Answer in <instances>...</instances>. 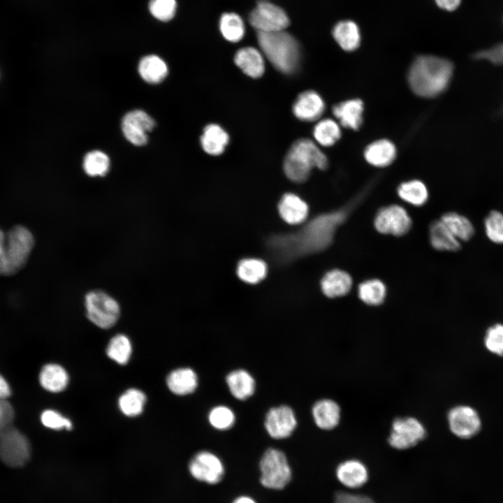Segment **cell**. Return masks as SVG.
Masks as SVG:
<instances>
[{
	"instance_id": "obj_45",
	"label": "cell",
	"mask_w": 503,
	"mask_h": 503,
	"mask_svg": "<svg viewBox=\"0 0 503 503\" xmlns=\"http://www.w3.org/2000/svg\"><path fill=\"white\" fill-rule=\"evenodd\" d=\"M474 58L486 60L495 65H503V43L476 52Z\"/></svg>"
},
{
	"instance_id": "obj_13",
	"label": "cell",
	"mask_w": 503,
	"mask_h": 503,
	"mask_svg": "<svg viewBox=\"0 0 503 503\" xmlns=\"http://www.w3.org/2000/svg\"><path fill=\"white\" fill-rule=\"evenodd\" d=\"M155 126V122L145 112L136 110L128 112L122 119V129L126 138L137 146L147 142V133Z\"/></svg>"
},
{
	"instance_id": "obj_8",
	"label": "cell",
	"mask_w": 503,
	"mask_h": 503,
	"mask_svg": "<svg viewBox=\"0 0 503 503\" xmlns=\"http://www.w3.org/2000/svg\"><path fill=\"white\" fill-rule=\"evenodd\" d=\"M187 469L193 479L207 486L218 485L226 475L224 462L209 451H201L194 454L188 463Z\"/></svg>"
},
{
	"instance_id": "obj_49",
	"label": "cell",
	"mask_w": 503,
	"mask_h": 503,
	"mask_svg": "<svg viewBox=\"0 0 503 503\" xmlns=\"http://www.w3.org/2000/svg\"><path fill=\"white\" fill-rule=\"evenodd\" d=\"M10 395V388L6 380L0 375V400L5 399Z\"/></svg>"
},
{
	"instance_id": "obj_1",
	"label": "cell",
	"mask_w": 503,
	"mask_h": 503,
	"mask_svg": "<svg viewBox=\"0 0 503 503\" xmlns=\"http://www.w3.org/2000/svg\"><path fill=\"white\" fill-rule=\"evenodd\" d=\"M358 203L356 199L339 209L319 214L295 232L270 236L265 243L270 256L279 264H286L326 249L337 229Z\"/></svg>"
},
{
	"instance_id": "obj_5",
	"label": "cell",
	"mask_w": 503,
	"mask_h": 503,
	"mask_svg": "<svg viewBox=\"0 0 503 503\" xmlns=\"http://www.w3.org/2000/svg\"><path fill=\"white\" fill-rule=\"evenodd\" d=\"M258 481L268 490L285 489L293 479V470L286 454L275 448H269L258 462Z\"/></svg>"
},
{
	"instance_id": "obj_24",
	"label": "cell",
	"mask_w": 503,
	"mask_h": 503,
	"mask_svg": "<svg viewBox=\"0 0 503 503\" xmlns=\"http://www.w3.org/2000/svg\"><path fill=\"white\" fill-rule=\"evenodd\" d=\"M363 110V102L352 99L335 105L333 113L344 126L358 129L362 123Z\"/></svg>"
},
{
	"instance_id": "obj_18",
	"label": "cell",
	"mask_w": 503,
	"mask_h": 503,
	"mask_svg": "<svg viewBox=\"0 0 503 503\" xmlns=\"http://www.w3.org/2000/svg\"><path fill=\"white\" fill-rule=\"evenodd\" d=\"M315 424L320 429L330 430L336 428L341 419V408L333 400L325 398L314 403L312 409Z\"/></svg>"
},
{
	"instance_id": "obj_34",
	"label": "cell",
	"mask_w": 503,
	"mask_h": 503,
	"mask_svg": "<svg viewBox=\"0 0 503 503\" xmlns=\"http://www.w3.org/2000/svg\"><path fill=\"white\" fill-rule=\"evenodd\" d=\"M219 29L224 38L232 43L242 40L245 32L242 19L234 13H226L221 15Z\"/></svg>"
},
{
	"instance_id": "obj_35",
	"label": "cell",
	"mask_w": 503,
	"mask_h": 503,
	"mask_svg": "<svg viewBox=\"0 0 503 503\" xmlns=\"http://www.w3.org/2000/svg\"><path fill=\"white\" fill-rule=\"evenodd\" d=\"M360 299L368 305H381L386 298V289L384 284L379 279L366 280L358 286Z\"/></svg>"
},
{
	"instance_id": "obj_28",
	"label": "cell",
	"mask_w": 503,
	"mask_h": 503,
	"mask_svg": "<svg viewBox=\"0 0 503 503\" xmlns=\"http://www.w3.org/2000/svg\"><path fill=\"white\" fill-rule=\"evenodd\" d=\"M226 381L231 394L238 400H245L253 395L255 381L245 370H236L230 372Z\"/></svg>"
},
{
	"instance_id": "obj_21",
	"label": "cell",
	"mask_w": 503,
	"mask_h": 503,
	"mask_svg": "<svg viewBox=\"0 0 503 503\" xmlns=\"http://www.w3.org/2000/svg\"><path fill=\"white\" fill-rule=\"evenodd\" d=\"M352 279L346 272L334 269L324 275L321 281V291L328 298L347 295L351 290Z\"/></svg>"
},
{
	"instance_id": "obj_29",
	"label": "cell",
	"mask_w": 503,
	"mask_h": 503,
	"mask_svg": "<svg viewBox=\"0 0 503 503\" xmlns=\"http://www.w3.org/2000/svg\"><path fill=\"white\" fill-rule=\"evenodd\" d=\"M333 36L344 50H355L360 45L359 28L351 20H343L337 23L333 28Z\"/></svg>"
},
{
	"instance_id": "obj_10",
	"label": "cell",
	"mask_w": 503,
	"mask_h": 503,
	"mask_svg": "<svg viewBox=\"0 0 503 503\" xmlns=\"http://www.w3.org/2000/svg\"><path fill=\"white\" fill-rule=\"evenodd\" d=\"M250 24L261 33L284 31L289 24L286 12L279 6L268 1H261L249 16Z\"/></svg>"
},
{
	"instance_id": "obj_51",
	"label": "cell",
	"mask_w": 503,
	"mask_h": 503,
	"mask_svg": "<svg viewBox=\"0 0 503 503\" xmlns=\"http://www.w3.org/2000/svg\"><path fill=\"white\" fill-rule=\"evenodd\" d=\"M3 416H4L3 407L0 404V425H1L2 420L3 419Z\"/></svg>"
},
{
	"instance_id": "obj_41",
	"label": "cell",
	"mask_w": 503,
	"mask_h": 503,
	"mask_svg": "<svg viewBox=\"0 0 503 503\" xmlns=\"http://www.w3.org/2000/svg\"><path fill=\"white\" fill-rule=\"evenodd\" d=\"M148 8L154 17L162 22H167L175 16L177 2L175 0H150Z\"/></svg>"
},
{
	"instance_id": "obj_42",
	"label": "cell",
	"mask_w": 503,
	"mask_h": 503,
	"mask_svg": "<svg viewBox=\"0 0 503 503\" xmlns=\"http://www.w3.org/2000/svg\"><path fill=\"white\" fill-rule=\"evenodd\" d=\"M208 419L214 428L227 430L234 424L235 415L230 408L225 406H217L211 409Z\"/></svg>"
},
{
	"instance_id": "obj_40",
	"label": "cell",
	"mask_w": 503,
	"mask_h": 503,
	"mask_svg": "<svg viewBox=\"0 0 503 503\" xmlns=\"http://www.w3.org/2000/svg\"><path fill=\"white\" fill-rule=\"evenodd\" d=\"M109 167L110 159L103 152L94 150L85 156L83 168L89 176H103L108 173Z\"/></svg>"
},
{
	"instance_id": "obj_22",
	"label": "cell",
	"mask_w": 503,
	"mask_h": 503,
	"mask_svg": "<svg viewBox=\"0 0 503 503\" xmlns=\"http://www.w3.org/2000/svg\"><path fill=\"white\" fill-rule=\"evenodd\" d=\"M166 384L173 393L177 395H185L196 390L198 386V378L192 369L182 367L169 373L166 379Z\"/></svg>"
},
{
	"instance_id": "obj_4",
	"label": "cell",
	"mask_w": 503,
	"mask_h": 503,
	"mask_svg": "<svg viewBox=\"0 0 503 503\" xmlns=\"http://www.w3.org/2000/svg\"><path fill=\"white\" fill-rule=\"evenodd\" d=\"M327 166V158L316 145L309 139L302 138L291 146L283 168L290 180L301 183L308 179L312 168L323 170Z\"/></svg>"
},
{
	"instance_id": "obj_47",
	"label": "cell",
	"mask_w": 503,
	"mask_h": 503,
	"mask_svg": "<svg viewBox=\"0 0 503 503\" xmlns=\"http://www.w3.org/2000/svg\"><path fill=\"white\" fill-rule=\"evenodd\" d=\"M0 275H9L6 252V233L0 228Z\"/></svg>"
},
{
	"instance_id": "obj_46",
	"label": "cell",
	"mask_w": 503,
	"mask_h": 503,
	"mask_svg": "<svg viewBox=\"0 0 503 503\" xmlns=\"http://www.w3.org/2000/svg\"><path fill=\"white\" fill-rule=\"evenodd\" d=\"M335 503H374L373 500L365 495L353 494L347 492H339L335 497Z\"/></svg>"
},
{
	"instance_id": "obj_43",
	"label": "cell",
	"mask_w": 503,
	"mask_h": 503,
	"mask_svg": "<svg viewBox=\"0 0 503 503\" xmlns=\"http://www.w3.org/2000/svg\"><path fill=\"white\" fill-rule=\"evenodd\" d=\"M484 344L490 352L503 356L502 323H495L487 329L484 337Z\"/></svg>"
},
{
	"instance_id": "obj_19",
	"label": "cell",
	"mask_w": 503,
	"mask_h": 503,
	"mask_svg": "<svg viewBox=\"0 0 503 503\" xmlns=\"http://www.w3.org/2000/svg\"><path fill=\"white\" fill-rule=\"evenodd\" d=\"M278 210L281 217L286 223L298 224L306 220L309 207L298 196L287 193L281 198L278 204Z\"/></svg>"
},
{
	"instance_id": "obj_32",
	"label": "cell",
	"mask_w": 503,
	"mask_h": 503,
	"mask_svg": "<svg viewBox=\"0 0 503 503\" xmlns=\"http://www.w3.org/2000/svg\"><path fill=\"white\" fill-rule=\"evenodd\" d=\"M236 272L242 281L247 284H255L265 277L268 266L263 260L247 258L238 263Z\"/></svg>"
},
{
	"instance_id": "obj_31",
	"label": "cell",
	"mask_w": 503,
	"mask_h": 503,
	"mask_svg": "<svg viewBox=\"0 0 503 503\" xmlns=\"http://www.w3.org/2000/svg\"><path fill=\"white\" fill-rule=\"evenodd\" d=\"M141 78L152 84L161 82L168 74L166 62L159 56L150 54L143 57L138 64Z\"/></svg>"
},
{
	"instance_id": "obj_17",
	"label": "cell",
	"mask_w": 503,
	"mask_h": 503,
	"mask_svg": "<svg viewBox=\"0 0 503 503\" xmlns=\"http://www.w3.org/2000/svg\"><path fill=\"white\" fill-rule=\"evenodd\" d=\"M336 477L344 486L358 488L368 480V470L365 465L357 459H349L340 463L335 471Z\"/></svg>"
},
{
	"instance_id": "obj_15",
	"label": "cell",
	"mask_w": 503,
	"mask_h": 503,
	"mask_svg": "<svg viewBox=\"0 0 503 503\" xmlns=\"http://www.w3.org/2000/svg\"><path fill=\"white\" fill-rule=\"evenodd\" d=\"M0 441V458L8 466L20 467L28 461L30 448L28 442L17 435H8Z\"/></svg>"
},
{
	"instance_id": "obj_12",
	"label": "cell",
	"mask_w": 503,
	"mask_h": 503,
	"mask_svg": "<svg viewBox=\"0 0 503 503\" xmlns=\"http://www.w3.org/2000/svg\"><path fill=\"white\" fill-rule=\"evenodd\" d=\"M451 432L461 439H469L481 430V421L477 411L467 405H458L451 408L447 415Z\"/></svg>"
},
{
	"instance_id": "obj_33",
	"label": "cell",
	"mask_w": 503,
	"mask_h": 503,
	"mask_svg": "<svg viewBox=\"0 0 503 503\" xmlns=\"http://www.w3.org/2000/svg\"><path fill=\"white\" fill-rule=\"evenodd\" d=\"M146 402V395L140 390L129 388L119 398L118 406L123 414L133 417L140 415Z\"/></svg>"
},
{
	"instance_id": "obj_23",
	"label": "cell",
	"mask_w": 503,
	"mask_h": 503,
	"mask_svg": "<svg viewBox=\"0 0 503 503\" xmlns=\"http://www.w3.org/2000/svg\"><path fill=\"white\" fill-rule=\"evenodd\" d=\"M41 386L52 393L64 391L68 386L69 377L66 370L60 365L49 363L43 367L39 374Z\"/></svg>"
},
{
	"instance_id": "obj_3",
	"label": "cell",
	"mask_w": 503,
	"mask_h": 503,
	"mask_svg": "<svg viewBox=\"0 0 503 503\" xmlns=\"http://www.w3.org/2000/svg\"><path fill=\"white\" fill-rule=\"evenodd\" d=\"M257 41L261 52L277 70L285 74L296 71L300 52L299 45L292 35L285 31L257 32Z\"/></svg>"
},
{
	"instance_id": "obj_30",
	"label": "cell",
	"mask_w": 503,
	"mask_h": 503,
	"mask_svg": "<svg viewBox=\"0 0 503 503\" xmlns=\"http://www.w3.org/2000/svg\"><path fill=\"white\" fill-rule=\"evenodd\" d=\"M364 154L369 163L378 167H384L393 161L396 155V150L391 141L379 140L368 145Z\"/></svg>"
},
{
	"instance_id": "obj_2",
	"label": "cell",
	"mask_w": 503,
	"mask_h": 503,
	"mask_svg": "<svg viewBox=\"0 0 503 503\" xmlns=\"http://www.w3.org/2000/svg\"><path fill=\"white\" fill-rule=\"evenodd\" d=\"M452 63L434 56H421L412 64L408 75L411 89L423 97L439 95L448 87L453 74Z\"/></svg>"
},
{
	"instance_id": "obj_39",
	"label": "cell",
	"mask_w": 503,
	"mask_h": 503,
	"mask_svg": "<svg viewBox=\"0 0 503 503\" xmlns=\"http://www.w3.org/2000/svg\"><path fill=\"white\" fill-rule=\"evenodd\" d=\"M486 236L493 243L503 245V212L490 210L483 219Z\"/></svg>"
},
{
	"instance_id": "obj_27",
	"label": "cell",
	"mask_w": 503,
	"mask_h": 503,
	"mask_svg": "<svg viewBox=\"0 0 503 503\" xmlns=\"http://www.w3.org/2000/svg\"><path fill=\"white\" fill-rule=\"evenodd\" d=\"M440 220L460 242H467L475 235L476 229L467 217L455 212L444 214Z\"/></svg>"
},
{
	"instance_id": "obj_26",
	"label": "cell",
	"mask_w": 503,
	"mask_h": 503,
	"mask_svg": "<svg viewBox=\"0 0 503 503\" xmlns=\"http://www.w3.org/2000/svg\"><path fill=\"white\" fill-rule=\"evenodd\" d=\"M228 133L219 125L210 124L203 129L201 143L203 150L210 155H219L228 145Z\"/></svg>"
},
{
	"instance_id": "obj_25",
	"label": "cell",
	"mask_w": 503,
	"mask_h": 503,
	"mask_svg": "<svg viewBox=\"0 0 503 503\" xmlns=\"http://www.w3.org/2000/svg\"><path fill=\"white\" fill-rule=\"evenodd\" d=\"M429 231L430 243L435 249L457 252L461 248V242L452 234L440 219L430 224Z\"/></svg>"
},
{
	"instance_id": "obj_36",
	"label": "cell",
	"mask_w": 503,
	"mask_h": 503,
	"mask_svg": "<svg viewBox=\"0 0 503 503\" xmlns=\"http://www.w3.org/2000/svg\"><path fill=\"white\" fill-rule=\"evenodd\" d=\"M106 353L117 363L126 364L132 353V344L129 338L123 334L115 335L107 346Z\"/></svg>"
},
{
	"instance_id": "obj_44",
	"label": "cell",
	"mask_w": 503,
	"mask_h": 503,
	"mask_svg": "<svg viewBox=\"0 0 503 503\" xmlns=\"http://www.w3.org/2000/svg\"><path fill=\"white\" fill-rule=\"evenodd\" d=\"M41 421L44 426L53 430H71V420L53 409H46L41 415Z\"/></svg>"
},
{
	"instance_id": "obj_6",
	"label": "cell",
	"mask_w": 503,
	"mask_h": 503,
	"mask_svg": "<svg viewBox=\"0 0 503 503\" xmlns=\"http://www.w3.org/2000/svg\"><path fill=\"white\" fill-rule=\"evenodd\" d=\"M34 245V238L26 227L17 225L6 233V252L9 275L21 270Z\"/></svg>"
},
{
	"instance_id": "obj_20",
	"label": "cell",
	"mask_w": 503,
	"mask_h": 503,
	"mask_svg": "<svg viewBox=\"0 0 503 503\" xmlns=\"http://www.w3.org/2000/svg\"><path fill=\"white\" fill-rule=\"evenodd\" d=\"M235 64L249 77H261L265 71V61L261 52L253 47H245L237 51Z\"/></svg>"
},
{
	"instance_id": "obj_37",
	"label": "cell",
	"mask_w": 503,
	"mask_h": 503,
	"mask_svg": "<svg viewBox=\"0 0 503 503\" xmlns=\"http://www.w3.org/2000/svg\"><path fill=\"white\" fill-rule=\"evenodd\" d=\"M398 194L402 200L416 206L423 205L428 197L425 184L416 180L401 184Z\"/></svg>"
},
{
	"instance_id": "obj_7",
	"label": "cell",
	"mask_w": 503,
	"mask_h": 503,
	"mask_svg": "<svg viewBox=\"0 0 503 503\" xmlns=\"http://www.w3.org/2000/svg\"><path fill=\"white\" fill-rule=\"evenodd\" d=\"M85 307L89 320L103 329L112 327L120 314L118 302L112 297L101 291H91L86 295Z\"/></svg>"
},
{
	"instance_id": "obj_48",
	"label": "cell",
	"mask_w": 503,
	"mask_h": 503,
	"mask_svg": "<svg viewBox=\"0 0 503 503\" xmlns=\"http://www.w3.org/2000/svg\"><path fill=\"white\" fill-rule=\"evenodd\" d=\"M435 1L439 8L452 11L459 6L461 0H435Z\"/></svg>"
},
{
	"instance_id": "obj_50",
	"label": "cell",
	"mask_w": 503,
	"mask_h": 503,
	"mask_svg": "<svg viewBox=\"0 0 503 503\" xmlns=\"http://www.w3.org/2000/svg\"><path fill=\"white\" fill-rule=\"evenodd\" d=\"M231 503H258L257 500L248 494H241L235 497Z\"/></svg>"
},
{
	"instance_id": "obj_38",
	"label": "cell",
	"mask_w": 503,
	"mask_h": 503,
	"mask_svg": "<svg viewBox=\"0 0 503 503\" xmlns=\"http://www.w3.org/2000/svg\"><path fill=\"white\" fill-rule=\"evenodd\" d=\"M314 137L323 146H331L340 138L341 132L337 124L330 119L319 121L314 126Z\"/></svg>"
},
{
	"instance_id": "obj_16",
	"label": "cell",
	"mask_w": 503,
	"mask_h": 503,
	"mask_svg": "<svg viewBox=\"0 0 503 503\" xmlns=\"http://www.w3.org/2000/svg\"><path fill=\"white\" fill-rule=\"evenodd\" d=\"M325 104L319 94L314 91H305L298 95L293 105V112L299 119L312 122L323 114Z\"/></svg>"
},
{
	"instance_id": "obj_14",
	"label": "cell",
	"mask_w": 503,
	"mask_h": 503,
	"mask_svg": "<svg viewBox=\"0 0 503 503\" xmlns=\"http://www.w3.org/2000/svg\"><path fill=\"white\" fill-rule=\"evenodd\" d=\"M297 425L292 409L286 405L273 407L267 413L265 428L273 439H282L289 437Z\"/></svg>"
},
{
	"instance_id": "obj_11",
	"label": "cell",
	"mask_w": 503,
	"mask_h": 503,
	"mask_svg": "<svg viewBox=\"0 0 503 503\" xmlns=\"http://www.w3.org/2000/svg\"><path fill=\"white\" fill-rule=\"evenodd\" d=\"M411 225L412 221L408 212L397 205L380 209L374 219V226L379 233L395 236L405 235Z\"/></svg>"
},
{
	"instance_id": "obj_9",
	"label": "cell",
	"mask_w": 503,
	"mask_h": 503,
	"mask_svg": "<svg viewBox=\"0 0 503 503\" xmlns=\"http://www.w3.org/2000/svg\"><path fill=\"white\" fill-rule=\"evenodd\" d=\"M426 436V429L420 420L414 416L397 417L391 424L388 442L398 450L415 446Z\"/></svg>"
}]
</instances>
